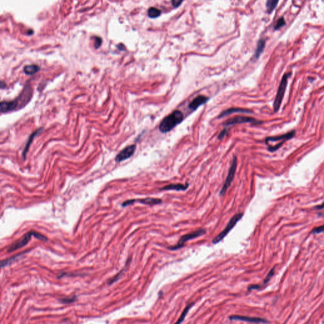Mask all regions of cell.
<instances>
[{"instance_id":"cell-1","label":"cell","mask_w":324,"mask_h":324,"mask_svg":"<svg viewBox=\"0 0 324 324\" xmlns=\"http://www.w3.org/2000/svg\"><path fill=\"white\" fill-rule=\"evenodd\" d=\"M32 96V89L29 84H27L20 96L11 101H2L1 103V112L8 113L23 108L30 101Z\"/></svg>"},{"instance_id":"cell-2","label":"cell","mask_w":324,"mask_h":324,"mask_svg":"<svg viewBox=\"0 0 324 324\" xmlns=\"http://www.w3.org/2000/svg\"><path fill=\"white\" fill-rule=\"evenodd\" d=\"M184 119V115L180 110H175L165 117L159 126V130L162 133H167L180 123Z\"/></svg>"},{"instance_id":"cell-3","label":"cell","mask_w":324,"mask_h":324,"mask_svg":"<svg viewBox=\"0 0 324 324\" xmlns=\"http://www.w3.org/2000/svg\"><path fill=\"white\" fill-rule=\"evenodd\" d=\"M32 236H34L36 238L44 241H48V239H47L46 237H45L44 235L42 234H39V232H35V231H30L23 235L21 239L15 241L14 244H11L8 249V251H7L8 253L14 252L17 250L22 248V247L26 246L29 242V241L31 240Z\"/></svg>"},{"instance_id":"cell-4","label":"cell","mask_w":324,"mask_h":324,"mask_svg":"<svg viewBox=\"0 0 324 324\" xmlns=\"http://www.w3.org/2000/svg\"><path fill=\"white\" fill-rule=\"evenodd\" d=\"M206 232H207V231H206L205 229H201L197 230V231H196L192 232L191 233L185 234L184 235H182V236L179 240L177 243L175 245L168 246L167 247V248L172 251H176L179 249H181L182 248H183L185 245V243L187 242V241L194 239H196L199 237H201L202 236V235H204Z\"/></svg>"},{"instance_id":"cell-5","label":"cell","mask_w":324,"mask_h":324,"mask_svg":"<svg viewBox=\"0 0 324 324\" xmlns=\"http://www.w3.org/2000/svg\"><path fill=\"white\" fill-rule=\"evenodd\" d=\"M289 75H290V74H286L283 75V77H282V79L279 84L277 92V95L275 96L274 102V112H277L280 108V106L282 102V100H283L284 94L286 90V87L287 86L288 77H289Z\"/></svg>"},{"instance_id":"cell-6","label":"cell","mask_w":324,"mask_h":324,"mask_svg":"<svg viewBox=\"0 0 324 324\" xmlns=\"http://www.w3.org/2000/svg\"><path fill=\"white\" fill-rule=\"evenodd\" d=\"M243 217V213H238L237 214L234 215L231 218V219L230 220L229 223H227L226 227L213 239V241H212V243H213V244H216L224 239V238L229 233V232L231 231V230L234 227V226L237 224V223L241 219H242Z\"/></svg>"},{"instance_id":"cell-7","label":"cell","mask_w":324,"mask_h":324,"mask_svg":"<svg viewBox=\"0 0 324 324\" xmlns=\"http://www.w3.org/2000/svg\"><path fill=\"white\" fill-rule=\"evenodd\" d=\"M237 166H238V158L236 156H234V159H233V161H232V165L231 166V168H230L229 169V173H228V175L227 176V178H226V180L224 182V184H223V186H222V189L220 191V196H223L225 195V194L226 193L228 188L230 187V186L231 185L232 182L234 179V176H235V171H236V168H237Z\"/></svg>"},{"instance_id":"cell-8","label":"cell","mask_w":324,"mask_h":324,"mask_svg":"<svg viewBox=\"0 0 324 324\" xmlns=\"http://www.w3.org/2000/svg\"><path fill=\"white\" fill-rule=\"evenodd\" d=\"M250 123L252 124H260L262 122L257 120L256 119L252 118L250 117H246V116H236L233 118H231L229 120H227L225 123L224 126H231L234 124H239V123Z\"/></svg>"},{"instance_id":"cell-9","label":"cell","mask_w":324,"mask_h":324,"mask_svg":"<svg viewBox=\"0 0 324 324\" xmlns=\"http://www.w3.org/2000/svg\"><path fill=\"white\" fill-rule=\"evenodd\" d=\"M135 149H136V146L135 144L127 146L117 155L115 158V161L117 162H121L131 158L134 155Z\"/></svg>"},{"instance_id":"cell-10","label":"cell","mask_w":324,"mask_h":324,"mask_svg":"<svg viewBox=\"0 0 324 324\" xmlns=\"http://www.w3.org/2000/svg\"><path fill=\"white\" fill-rule=\"evenodd\" d=\"M229 320H239L251 323H268L269 322L265 319H261L258 317H251L247 316H241V315H232L229 317Z\"/></svg>"},{"instance_id":"cell-11","label":"cell","mask_w":324,"mask_h":324,"mask_svg":"<svg viewBox=\"0 0 324 324\" xmlns=\"http://www.w3.org/2000/svg\"><path fill=\"white\" fill-rule=\"evenodd\" d=\"M295 133H296L295 131H291L283 135H277V136L268 137L265 139V143L268 144V142H275V141H281V140L286 141L292 138L294 135H295Z\"/></svg>"},{"instance_id":"cell-12","label":"cell","mask_w":324,"mask_h":324,"mask_svg":"<svg viewBox=\"0 0 324 324\" xmlns=\"http://www.w3.org/2000/svg\"><path fill=\"white\" fill-rule=\"evenodd\" d=\"M208 100L209 98L204 95L198 96L189 103V108L192 110H196L200 106L207 103Z\"/></svg>"},{"instance_id":"cell-13","label":"cell","mask_w":324,"mask_h":324,"mask_svg":"<svg viewBox=\"0 0 324 324\" xmlns=\"http://www.w3.org/2000/svg\"><path fill=\"white\" fill-rule=\"evenodd\" d=\"M188 187H189V184H168L167 186H165L160 188V190L161 191L174 190V191H184L187 189Z\"/></svg>"},{"instance_id":"cell-14","label":"cell","mask_w":324,"mask_h":324,"mask_svg":"<svg viewBox=\"0 0 324 324\" xmlns=\"http://www.w3.org/2000/svg\"><path fill=\"white\" fill-rule=\"evenodd\" d=\"M233 113H246V114H250L252 113V111L248 109H244V108H229L225 111H222V112L219 115V118H223L227 116H229Z\"/></svg>"},{"instance_id":"cell-15","label":"cell","mask_w":324,"mask_h":324,"mask_svg":"<svg viewBox=\"0 0 324 324\" xmlns=\"http://www.w3.org/2000/svg\"><path fill=\"white\" fill-rule=\"evenodd\" d=\"M135 201H138L140 203L148 205H156L161 204L162 203V200L158 198H146L144 199H135Z\"/></svg>"},{"instance_id":"cell-16","label":"cell","mask_w":324,"mask_h":324,"mask_svg":"<svg viewBox=\"0 0 324 324\" xmlns=\"http://www.w3.org/2000/svg\"><path fill=\"white\" fill-rule=\"evenodd\" d=\"M41 131H42V129H39L38 130H37L36 131H35L34 133H32L31 135L30 138H29L27 143V144L26 145V147L24 150H23V153H22V155L23 156V158H24V159L26 158V155H27V153L29 150V147H30L31 143H32V141L34 140V138L36 136V135H38V134H39Z\"/></svg>"},{"instance_id":"cell-17","label":"cell","mask_w":324,"mask_h":324,"mask_svg":"<svg viewBox=\"0 0 324 324\" xmlns=\"http://www.w3.org/2000/svg\"><path fill=\"white\" fill-rule=\"evenodd\" d=\"M40 70V67L37 65H26L23 68V71L27 74L29 75H32L38 72Z\"/></svg>"},{"instance_id":"cell-18","label":"cell","mask_w":324,"mask_h":324,"mask_svg":"<svg viewBox=\"0 0 324 324\" xmlns=\"http://www.w3.org/2000/svg\"><path fill=\"white\" fill-rule=\"evenodd\" d=\"M265 41L264 39H260L258 41L255 53V58L256 59L259 58V57L260 56L265 49Z\"/></svg>"},{"instance_id":"cell-19","label":"cell","mask_w":324,"mask_h":324,"mask_svg":"<svg viewBox=\"0 0 324 324\" xmlns=\"http://www.w3.org/2000/svg\"><path fill=\"white\" fill-rule=\"evenodd\" d=\"M279 0H267L266 7L268 14H271L275 9L278 5Z\"/></svg>"},{"instance_id":"cell-20","label":"cell","mask_w":324,"mask_h":324,"mask_svg":"<svg viewBox=\"0 0 324 324\" xmlns=\"http://www.w3.org/2000/svg\"><path fill=\"white\" fill-rule=\"evenodd\" d=\"M194 305V303H192L189 304H188V305L186 306V307L184 308V311H182V313L180 316L179 317V319L178 321L176 322L177 323H181L182 322H183V321L184 320L186 316H187V314L188 313V312L189 311L190 309L192 307V306H193Z\"/></svg>"},{"instance_id":"cell-21","label":"cell","mask_w":324,"mask_h":324,"mask_svg":"<svg viewBox=\"0 0 324 324\" xmlns=\"http://www.w3.org/2000/svg\"><path fill=\"white\" fill-rule=\"evenodd\" d=\"M161 15V11L155 7H151L148 11V15L151 19H155Z\"/></svg>"},{"instance_id":"cell-22","label":"cell","mask_w":324,"mask_h":324,"mask_svg":"<svg viewBox=\"0 0 324 324\" xmlns=\"http://www.w3.org/2000/svg\"><path fill=\"white\" fill-rule=\"evenodd\" d=\"M23 254V253H21V254H19V255H17L15 256H14L12 257L11 258H9V259H8V260H4V261H2L1 262V265H2V267L3 268L4 267L10 264V263L11 262H15L16 260H17V258L19 256H21Z\"/></svg>"},{"instance_id":"cell-23","label":"cell","mask_w":324,"mask_h":324,"mask_svg":"<svg viewBox=\"0 0 324 324\" xmlns=\"http://www.w3.org/2000/svg\"><path fill=\"white\" fill-rule=\"evenodd\" d=\"M286 25V21L284 18V17H281L279 19V20L277 22L275 26V30H278V29H280L283 26Z\"/></svg>"},{"instance_id":"cell-24","label":"cell","mask_w":324,"mask_h":324,"mask_svg":"<svg viewBox=\"0 0 324 324\" xmlns=\"http://www.w3.org/2000/svg\"><path fill=\"white\" fill-rule=\"evenodd\" d=\"M76 296H72V297H66L64 298H62L60 299V301L63 304H69L74 302L76 300Z\"/></svg>"},{"instance_id":"cell-25","label":"cell","mask_w":324,"mask_h":324,"mask_svg":"<svg viewBox=\"0 0 324 324\" xmlns=\"http://www.w3.org/2000/svg\"><path fill=\"white\" fill-rule=\"evenodd\" d=\"M124 270H125L124 269L122 270H121L119 274H118L117 275H116L115 277H113L112 279H111L108 282V285L112 284L114 283V282H116L117 280H119V279L121 277V276L123 274V272H124Z\"/></svg>"},{"instance_id":"cell-26","label":"cell","mask_w":324,"mask_h":324,"mask_svg":"<svg viewBox=\"0 0 324 324\" xmlns=\"http://www.w3.org/2000/svg\"><path fill=\"white\" fill-rule=\"evenodd\" d=\"M275 268L274 267L272 270H271L269 273L268 274V275H267L266 278L264 280V282H263V285H265L267 283H268V282H269V280H270V279L272 277V276L274 275V273H275Z\"/></svg>"},{"instance_id":"cell-27","label":"cell","mask_w":324,"mask_h":324,"mask_svg":"<svg viewBox=\"0 0 324 324\" xmlns=\"http://www.w3.org/2000/svg\"><path fill=\"white\" fill-rule=\"evenodd\" d=\"M322 232H324V225L321 226L320 227H316L315 229H314L313 230V231H312V232L315 233V234H319V233H321Z\"/></svg>"},{"instance_id":"cell-28","label":"cell","mask_w":324,"mask_h":324,"mask_svg":"<svg viewBox=\"0 0 324 324\" xmlns=\"http://www.w3.org/2000/svg\"><path fill=\"white\" fill-rule=\"evenodd\" d=\"M101 44H102V39L99 37H96L95 39V48L98 49L100 47V46L101 45Z\"/></svg>"},{"instance_id":"cell-29","label":"cell","mask_w":324,"mask_h":324,"mask_svg":"<svg viewBox=\"0 0 324 324\" xmlns=\"http://www.w3.org/2000/svg\"><path fill=\"white\" fill-rule=\"evenodd\" d=\"M184 0H172V4L175 8H177L183 2Z\"/></svg>"},{"instance_id":"cell-30","label":"cell","mask_w":324,"mask_h":324,"mask_svg":"<svg viewBox=\"0 0 324 324\" xmlns=\"http://www.w3.org/2000/svg\"><path fill=\"white\" fill-rule=\"evenodd\" d=\"M135 202V199H129V200H127V201H126L123 203L122 204V207H127V206H129V205H131L132 204H134V203Z\"/></svg>"},{"instance_id":"cell-31","label":"cell","mask_w":324,"mask_h":324,"mask_svg":"<svg viewBox=\"0 0 324 324\" xmlns=\"http://www.w3.org/2000/svg\"><path fill=\"white\" fill-rule=\"evenodd\" d=\"M227 134V129H224L220 133V134L219 135V136H218V139H220V140H222L223 138H224L226 135Z\"/></svg>"},{"instance_id":"cell-32","label":"cell","mask_w":324,"mask_h":324,"mask_svg":"<svg viewBox=\"0 0 324 324\" xmlns=\"http://www.w3.org/2000/svg\"><path fill=\"white\" fill-rule=\"evenodd\" d=\"M324 208V202L320 204V205H319V206H316V209L317 210H322V209H323Z\"/></svg>"}]
</instances>
